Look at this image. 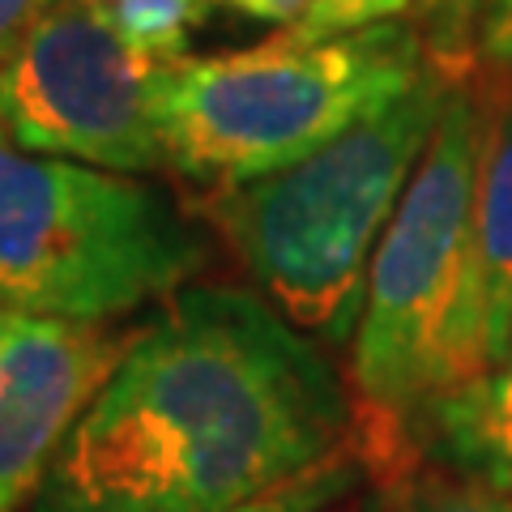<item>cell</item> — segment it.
<instances>
[{"label":"cell","instance_id":"cell-18","mask_svg":"<svg viewBox=\"0 0 512 512\" xmlns=\"http://www.w3.org/2000/svg\"><path fill=\"white\" fill-rule=\"evenodd\" d=\"M218 5H235L239 9V0H218Z\"/></svg>","mask_w":512,"mask_h":512},{"label":"cell","instance_id":"cell-11","mask_svg":"<svg viewBox=\"0 0 512 512\" xmlns=\"http://www.w3.org/2000/svg\"><path fill=\"white\" fill-rule=\"evenodd\" d=\"M116 35L158 69L188 60L192 30L205 22L210 0H103Z\"/></svg>","mask_w":512,"mask_h":512},{"label":"cell","instance_id":"cell-6","mask_svg":"<svg viewBox=\"0 0 512 512\" xmlns=\"http://www.w3.org/2000/svg\"><path fill=\"white\" fill-rule=\"evenodd\" d=\"M158 73L103 0H52L0 69V128L30 154L150 180L167 167Z\"/></svg>","mask_w":512,"mask_h":512},{"label":"cell","instance_id":"cell-12","mask_svg":"<svg viewBox=\"0 0 512 512\" xmlns=\"http://www.w3.org/2000/svg\"><path fill=\"white\" fill-rule=\"evenodd\" d=\"M367 478H372L367 453L363 448H350V453L325 461L320 470L295 478L291 487L265 495V500H256V504L239 508V512H329L342 500H350L359 487H367Z\"/></svg>","mask_w":512,"mask_h":512},{"label":"cell","instance_id":"cell-13","mask_svg":"<svg viewBox=\"0 0 512 512\" xmlns=\"http://www.w3.org/2000/svg\"><path fill=\"white\" fill-rule=\"evenodd\" d=\"M410 9H414V0H316L312 13L286 39L325 43V39L359 35V30H372L384 22H402Z\"/></svg>","mask_w":512,"mask_h":512},{"label":"cell","instance_id":"cell-9","mask_svg":"<svg viewBox=\"0 0 512 512\" xmlns=\"http://www.w3.org/2000/svg\"><path fill=\"white\" fill-rule=\"evenodd\" d=\"M397 461H431L512 495V346L487 372L444 393L410 427Z\"/></svg>","mask_w":512,"mask_h":512},{"label":"cell","instance_id":"cell-4","mask_svg":"<svg viewBox=\"0 0 512 512\" xmlns=\"http://www.w3.org/2000/svg\"><path fill=\"white\" fill-rule=\"evenodd\" d=\"M431 64L410 22L325 43L278 35L248 52L167 64L158 73L167 171L214 192L278 175L389 111Z\"/></svg>","mask_w":512,"mask_h":512},{"label":"cell","instance_id":"cell-10","mask_svg":"<svg viewBox=\"0 0 512 512\" xmlns=\"http://www.w3.org/2000/svg\"><path fill=\"white\" fill-rule=\"evenodd\" d=\"M359 512H512V495L431 461H397L372 470Z\"/></svg>","mask_w":512,"mask_h":512},{"label":"cell","instance_id":"cell-3","mask_svg":"<svg viewBox=\"0 0 512 512\" xmlns=\"http://www.w3.org/2000/svg\"><path fill=\"white\" fill-rule=\"evenodd\" d=\"M491 103L457 82L402 205L367 269L350 342V393L367 423V466H393L410 427L470 380V222Z\"/></svg>","mask_w":512,"mask_h":512},{"label":"cell","instance_id":"cell-2","mask_svg":"<svg viewBox=\"0 0 512 512\" xmlns=\"http://www.w3.org/2000/svg\"><path fill=\"white\" fill-rule=\"evenodd\" d=\"M457 77L436 60L389 111L265 180L210 192L205 218L274 308L325 350L355 342L367 269Z\"/></svg>","mask_w":512,"mask_h":512},{"label":"cell","instance_id":"cell-7","mask_svg":"<svg viewBox=\"0 0 512 512\" xmlns=\"http://www.w3.org/2000/svg\"><path fill=\"white\" fill-rule=\"evenodd\" d=\"M133 329L0 312V512H30Z\"/></svg>","mask_w":512,"mask_h":512},{"label":"cell","instance_id":"cell-17","mask_svg":"<svg viewBox=\"0 0 512 512\" xmlns=\"http://www.w3.org/2000/svg\"><path fill=\"white\" fill-rule=\"evenodd\" d=\"M423 13H461L470 5V0H414Z\"/></svg>","mask_w":512,"mask_h":512},{"label":"cell","instance_id":"cell-15","mask_svg":"<svg viewBox=\"0 0 512 512\" xmlns=\"http://www.w3.org/2000/svg\"><path fill=\"white\" fill-rule=\"evenodd\" d=\"M483 52L491 64H500L504 73H512V0H487Z\"/></svg>","mask_w":512,"mask_h":512},{"label":"cell","instance_id":"cell-14","mask_svg":"<svg viewBox=\"0 0 512 512\" xmlns=\"http://www.w3.org/2000/svg\"><path fill=\"white\" fill-rule=\"evenodd\" d=\"M47 5H52V0H0V69H5L9 56L18 52L26 30L39 22V13Z\"/></svg>","mask_w":512,"mask_h":512},{"label":"cell","instance_id":"cell-16","mask_svg":"<svg viewBox=\"0 0 512 512\" xmlns=\"http://www.w3.org/2000/svg\"><path fill=\"white\" fill-rule=\"evenodd\" d=\"M316 0H239V13H248L256 22H269L278 26L282 35H291V30L308 18Z\"/></svg>","mask_w":512,"mask_h":512},{"label":"cell","instance_id":"cell-1","mask_svg":"<svg viewBox=\"0 0 512 512\" xmlns=\"http://www.w3.org/2000/svg\"><path fill=\"white\" fill-rule=\"evenodd\" d=\"M355 393L261 291L184 286L133 329L30 512H239L350 453Z\"/></svg>","mask_w":512,"mask_h":512},{"label":"cell","instance_id":"cell-5","mask_svg":"<svg viewBox=\"0 0 512 512\" xmlns=\"http://www.w3.org/2000/svg\"><path fill=\"white\" fill-rule=\"evenodd\" d=\"M210 261L192 214L141 175L30 154L0 128V312L116 325Z\"/></svg>","mask_w":512,"mask_h":512},{"label":"cell","instance_id":"cell-8","mask_svg":"<svg viewBox=\"0 0 512 512\" xmlns=\"http://www.w3.org/2000/svg\"><path fill=\"white\" fill-rule=\"evenodd\" d=\"M512 346V86L491 107L470 222V380Z\"/></svg>","mask_w":512,"mask_h":512}]
</instances>
